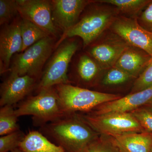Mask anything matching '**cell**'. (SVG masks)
Wrapping results in <instances>:
<instances>
[{"mask_svg": "<svg viewBox=\"0 0 152 152\" xmlns=\"http://www.w3.org/2000/svg\"><path fill=\"white\" fill-rule=\"evenodd\" d=\"M18 14L17 0H0V25L4 26Z\"/></svg>", "mask_w": 152, "mask_h": 152, "instance_id": "603a6c76", "label": "cell"}, {"mask_svg": "<svg viewBox=\"0 0 152 152\" xmlns=\"http://www.w3.org/2000/svg\"><path fill=\"white\" fill-rule=\"evenodd\" d=\"M54 87L65 114L88 112L98 106L121 98L118 95L91 91L71 84L58 85Z\"/></svg>", "mask_w": 152, "mask_h": 152, "instance_id": "3957f363", "label": "cell"}, {"mask_svg": "<svg viewBox=\"0 0 152 152\" xmlns=\"http://www.w3.org/2000/svg\"><path fill=\"white\" fill-rule=\"evenodd\" d=\"M151 152H152V146L151 148Z\"/></svg>", "mask_w": 152, "mask_h": 152, "instance_id": "4dcf8cb0", "label": "cell"}, {"mask_svg": "<svg viewBox=\"0 0 152 152\" xmlns=\"http://www.w3.org/2000/svg\"><path fill=\"white\" fill-rule=\"evenodd\" d=\"M18 117L13 106L6 105L0 109V135L3 136L20 130Z\"/></svg>", "mask_w": 152, "mask_h": 152, "instance_id": "ffe728a7", "label": "cell"}, {"mask_svg": "<svg viewBox=\"0 0 152 152\" xmlns=\"http://www.w3.org/2000/svg\"><path fill=\"white\" fill-rule=\"evenodd\" d=\"M112 26L114 32L129 46L142 50L152 57V32L143 27L136 19L119 17Z\"/></svg>", "mask_w": 152, "mask_h": 152, "instance_id": "ba28073f", "label": "cell"}, {"mask_svg": "<svg viewBox=\"0 0 152 152\" xmlns=\"http://www.w3.org/2000/svg\"><path fill=\"white\" fill-rule=\"evenodd\" d=\"M54 47L53 37L49 36L44 38L14 56L9 71L19 76H29L39 81Z\"/></svg>", "mask_w": 152, "mask_h": 152, "instance_id": "5b68a950", "label": "cell"}, {"mask_svg": "<svg viewBox=\"0 0 152 152\" xmlns=\"http://www.w3.org/2000/svg\"><path fill=\"white\" fill-rule=\"evenodd\" d=\"M129 46L126 42L109 41L92 47L89 53L100 67L108 69L115 66L123 52Z\"/></svg>", "mask_w": 152, "mask_h": 152, "instance_id": "5bb4252c", "label": "cell"}, {"mask_svg": "<svg viewBox=\"0 0 152 152\" xmlns=\"http://www.w3.org/2000/svg\"><path fill=\"white\" fill-rule=\"evenodd\" d=\"M152 86V57L149 62L136 80L132 89L134 93L148 88Z\"/></svg>", "mask_w": 152, "mask_h": 152, "instance_id": "cb8c5ba5", "label": "cell"}, {"mask_svg": "<svg viewBox=\"0 0 152 152\" xmlns=\"http://www.w3.org/2000/svg\"><path fill=\"white\" fill-rule=\"evenodd\" d=\"M100 68L95 60L87 55H83L79 60L77 68L79 78L86 84L92 83L97 77Z\"/></svg>", "mask_w": 152, "mask_h": 152, "instance_id": "d6986e66", "label": "cell"}, {"mask_svg": "<svg viewBox=\"0 0 152 152\" xmlns=\"http://www.w3.org/2000/svg\"><path fill=\"white\" fill-rule=\"evenodd\" d=\"M20 28L23 43L21 52L44 38L51 36L37 25L25 19L21 20Z\"/></svg>", "mask_w": 152, "mask_h": 152, "instance_id": "ac0fdd59", "label": "cell"}, {"mask_svg": "<svg viewBox=\"0 0 152 152\" xmlns=\"http://www.w3.org/2000/svg\"><path fill=\"white\" fill-rule=\"evenodd\" d=\"M132 78V76L124 71L113 66L106 74L102 83L107 86L119 85L128 81Z\"/></svg>", "mask_w": 152, "mask_h": 152, "instance_id": "d4e9b609", "label": "cell"}, {"mask_svg": "<svg viewBox=\"0 0 152 152\" xmlns=\"http://www.w3.org/2000/svg\"><path fill=\"white\" fill-rule=\"evenodd\" d=\"M152 0H101L96 1L110 4L125 13L135 14L142 10Z\"/></svg>", "mask_w": 152, "mask_h": 152, "instance_id": "44dd1931", "label": "cell"}, {"mask_svg": "<svg viewBox=\"0 0 152 152\" xmlns=\"http://www.w3.org/2000/svg\"><path fill=\"white\" fill-rule=\"evenodd\" d=\"M18 12L22 19L32 22L50 35L56 37L59 30L53 21L51 1L17 0Z\"/></svg>", "mask_w": 152, "mask_h": 152, "instance_id": "9c48e42d", "label": "cell"}, {"mask_svg": "<svg viewBox=\"0 0 152 152\" xmlns=\"http://www.w3.org/2000/svg\"><path fill=\"white\" fill-rule=\"evenodd\" d=\"M88 152H112L103 145V143L98 140L93 143L89 148Z\"/></svg>", "mask_w": 152, "mask_h": 152, "instance_id": "83f0119b", "label": "cell"}, {"mask_svg": "<svg viewBox=\"0 0 152 152\" xmlns=\"http://www.w3.org/2000/svg\"><path fill=\"white\" fill-rule=\"evenodd\" d=\"M130 113L146 131L152 134L151 111L144 107H141Z\"/></svg>", "mask_w": 152, "mask_h": 152, "instance_id": "484cf974", "label": "cell"}, {"mask_svg": "<svg viewBox=\"0 0 152 152\" xmlns=\"http://www.w3.org/2000/svg\"><path fill=\"white\" fill-rule=\"evenodd\" d=\"M40 132L65 152H88L98 140V133L76 113L64 114L41 127Z\"/></svg>", "mask_w": 152, "mask_h": 152, "instance_id": "6da1fadb", "label": "cell"}, {"mask_svg": "<svg viewBox=\"0 0 152 152\" xmlns=\"http://www.w3.org/2000/svg\"><path fill=\"white\" fill-rule=\"evenodd\" d=\"M21 20L15 19L8 24L3 26L0 31V74L10 70L14 55L20 53L23 43L21 31Z\"/></svg>", "mask_w": 152, "mask_h": 152, "instance_id": "8fae6325", "label": "cell"}, {"mask_svg": "<svg viewBox=\"0 0 152 152\" xmlns=\"http://www.w3.org/2000/svg\"><path fill=\"white\" fill-rule=\"evenodd\" d=\"M129 46L123 52L114 66L124 71L134 77L140 75L151 59L142 50Z\"/></svg>", "mask_w": 152, "mask_h": 152, "instance_id": "9a60e30c", "label": "cell"}, {"mask_svg": "<svg viewBox=\"0 0 152 152\" xmlns=\"http://www.w3.org/2000/svg\"><path fill=\"white\" fill-rule=\"evenodd\" d=\"M10 152H23L19 148H17L11 151Z\"/></svg>", "mask_w": 152, "mask_h": 152, "instance_id": "f546056e", "label": "cell"}, {"mask_svg": "<svg viewBox=\"0 0 152 152\" xmlns=\"http://www.w3.org/2000/svg\"><path fill=\"white\" fill-rule=\"evenodd\" d=\"M140 20L145 29L152 32V1L145 8Z\"/></svg>", "mask_w": 152, "mask_h": 152, "instance_id": "4316f807", "label": "cell"}, {"mask_svg": "<svg viewBox=\"0 0 152 152\" xmlns=\"http://www.w3.org/2000/svg\"><path fill=\"white\" fill-rule=\"evenodd\" d=\"M78 47L77 41L66 39L56 47L38 82L37 92L57 85L71 84L68 67Z\"/></svg>", "mask_w": 152, "mask_h": 152, "instance_id": "277c9868", "label": "cell"}, {"mask_svg": "<svg viewBox=\"0 0 152 152\" xmlns=\"http://www.w3.org/2000/svg\"><path fill=\"white\" fill-rule=\"evenodd\" d=\"M114 143L124 152H151L152 134L149 132L110 136Z\"/></svg>", "mask_w": 152, "mask_h": 152, "instance_id": "2e32d148", "label": "cell"}, {"mask_svg": "<svg viewBox=\"0 0 152 152\" xmlns=\"http://www.w3.org/2000/svg\"><path fill=\"white\" fill-rule=\"evenodd\" d=\"M111 11L96 10L85 15L75 26L63 34L56 48L68 38L79 37L83 40L84 47L89 45L115 20Z\"/></svg>", "mask_w": 152, "mask_h": 152, "instance_id": "52a82bcc", "label": "cell"}, {"mask_svg": "<svg viewBox=\"0 0 152 152\" xmlns=\"http://www.w3.org/2000/svg\"><path fill=\"white\" fill-rule=\"evenodd\" d=\"M152 100V86L140 91L131 93L122 98L98 106L91 113L104 114L111 113H130L141 107Z\"/></svg>", "mask_w": 152, "mask_h": 152, "instance_id": "4fadbf2b", "label": "cell"}, {"mask_svg": "<svg viewBox=\"0 0 152 152\" xmlns=\"http://www.w3.org/2000/svg\"><path fill=\"white\" fill-rule=\"evenodd\" d=\"M26 134L22 131H15L0 137V152H9L19 148Z\"/></svg>", "mask_w": 152, "mask_h": 152, "instance_id": "7402d4cb", "label": "cell"}, {"mask_svg": "<svg viewBox=\"0 0 152 152\" xmlns=\"http://www.w3.org/2000/svg\"><path fill=\"white\" fill-rule=\"evenodd\" d=\"M94 1L86 0L51 1L53 21L63 34L72 28L79 21L84 9Z\"/></svg>", "mask_w": 152, "mask_h": 152, "instance_id": "7c38bea8", "label": "cell"}, {"mask_svg": "<svg viewBox=\"0 0 152 152\" xmlns=\"http://www.w3.org/2000/svg\"><path fill=\"white\" fill-rule=\"evenodd\" d=\"M39 80L29 76H19L10 73L1 83L0 106H13L24 99L34 89Z\"/></svg>", "mask_w": 152, "mask_h": 152, "instance_id": "30bf717a", "label": "cell"}, {"mask_svg": "<svg viewBox=\"0 0 152 152\" xmlns=\"http://www.w3.org/2000/svg\"><path fill=\"white\" fill-rule=\"evenodd\" d=\"M80 116L96 132L109 136L146 131L130 113L97 115L88 112Z\"/></svg>", "mask_w": 152, "mask_h": 152, "instance_id": "8992f818", "label": "cell"}, {"mask_svg": "<svg viewBox=\"0 0 152 152\" xmlns=\"http://www.w3.org/2000/svg\"><path fill=\"white\" fill-rule=\"evenodd\" d=\"M19 148L23 152H65L38 131H30L25 136Z\"/></svg>", "mask_w": 152, "mask_h": 152, "instance_id": "e0dca14e", "label": "cell"}, {"mask_svg": "<svg viewBox=\"0 0 152 152\" xmlns=\"http://www.w3.org/2000/svg\"><path fill=\"white\" fill-rule=\"evenodd\" d=\"M142 107H144L148 109V110L152 111V100L151 101H150L148 103L146 104L145 105Z\"/></svg>", "mask_w": 152, "mask_h": 152, "instance_id": "f1b7e54d", "label": "cell"}, {"mask_svg": "<svg viewBox=\"0 0 152 152\" xmlns=\"http://www.w3.org/2000/svg\"><path fill=\"white\" fill-rule=\"evenodd\" d=\"M15 113L18 118L32 116L34 124L40 127L65 114L54 87L40 90L35 96L28 97L15 110Z\"/></svg>", "mask_w": 152, "mask_h": 152, "instance_id": "7a4b0ae2", "label": "cell"}]
</instances>
